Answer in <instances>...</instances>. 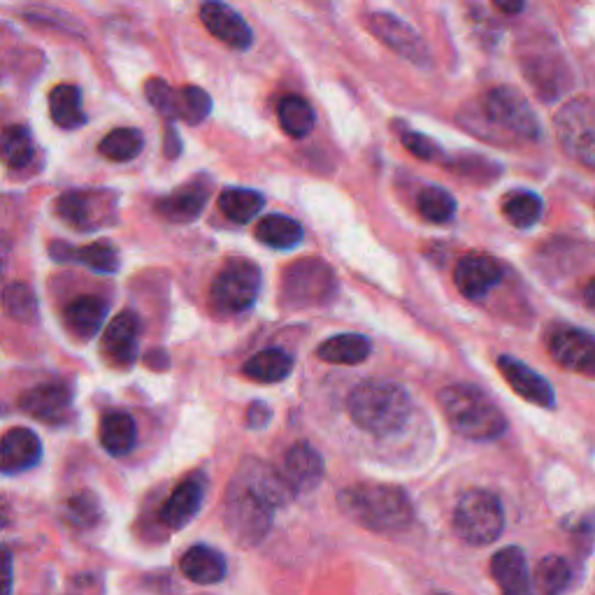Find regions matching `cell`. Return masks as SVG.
Instances as JSON below:
<instances>
[{"mask_svg":"<svg viewBox=\"0 0 595 595\" xmlns=\"http://www.w3.org/2000/svg\"><path fill=\"white\" fill-rule=\"evenodd\" d=\"M458 123L494 145L535 142L542 131L528 98L514 87L488 89L458 112Z\"/></svg>","mask_w":595,"mask_h":595,"instance_id":"1","label":"cell"},{"mask_svg":"<svg viewBox=\"0 0 595 595\" xmlns=\"http://www.w3.org/2000/svg\"><path fill=\"white\" fill-rule=\"evenodd\" d=\"M291 486L281 473H272L251 465V473L230 488L226 498V526L230 537H236L240 545L251 547L261 542L272 524V509L287 503Z\"/></svg>","mask_w":595,"mask_h":595,"instance_id":"2","label":"cell"},{"mask_svg":"<svg viewBox=\"0 0 595 595\" xmlns=\"http://www.w3.org/2000/svg\"><path fill=\"white\" fill-rule=\"evenodd\" d=\"M343 512L373 533H398L414 519V507L407 494L391 484L364 482L347 486L340 494Z\"/></svg>","mask_w":595,"mask_h":595,"instance_id":"3","label":"cell"},{"mask_svg":"<svg viewBox=\"0 0 595 595\" xmlns=\"http://www.w3.org/2000/svg\"><path fill=\"white\" fill-rule=\"evenodd\" d=\"M347 407L358 428L373 435H391L407 424L411 400L400 384L368 379L351 391Z\"/></svg>","mask_w":595,"mask_h":595,"instance_id":"4","label":"cell"},{"mask_svg":"<svg viewBox=\"0 0 595 595\" xmlns=\"http://www.w3.org/2000/svg\"><path fill=\"white\" fill-rule=\"evenodd\" d=\"M437 400L452 428L475 443H490L507 430V419L498 405L470 384H452L439 391Z\"/></svg>","mask_w":595,"mask_h":595,"instance_id":"5","label":"cell"},{"mask_svg":"<svg viewBox=\"0 0 595 595\" xmlns=\"http://www.w3.org/2000/svg\"><path fill=\"white\" fill-rule=\"evenodd\" d=\"M505 512L498 496L488 490L473 488L463 494L454 509V530L456 535L473 547H486L503 535Z\"/></svg>","mask_w":595,"mask_h":595,"instance_id":"6","label":"cell"},{"mask_svg":"<svg viewBox=\"0 0 595 595\" xmlns=\"http://www.w3.org/2000/svg\"><path fill=\"white\" fill-rule=\"evenodd\" d=\"M519 66L542 100L554 102L573 89V72L552 42H528L519 54Z\"/></svg>","mask_w":595,"mask_h":595,"instance_id":"7","label":"cell"},{"mask_svg":"<svg viewBox=\"0 0 595 595\" xmlns=\"http://www.w3.org/2000/svg\"><path fill=\"white\" fill-rule=\"evenodd\" d=\"M261 291V270L249 258H230L212 284V305L221 315H242Z\"/></svg>","mask_w":595,"mask_h":595,"instance_id":"8","label":"cell"},{"mask_svg":"<svg viewBox=\"0 0 595 595\" xmlns=\"http://www.w3.org/2000/svg\"><path fill=\"white\" fill-rule=\"evenodd\" d=\"M556 133L565 151L582 166L595 170V102L575 98L556 117Z\"/></svg>","mask_w":595,"mask_h":595,"instance_id":"9","label":"cell"},{"mask_svg":"<svg viewBox=\"0 0 595 595\" xmlns=\"http://www.w3.org/2000/svg\"><path fill=\"white\" fill-rule=\"evenodd\" d=\"M335 272L321 258H303L284 275V296L291 305H324L335 294Z\"/></svg>","mask_w":595,"mask_h":595,"instance_id":"10","label":"cell"},{"mask_svg":"<svg viewBox=\"0 0 595 595\" xmlns=\"http://www.w3.org/2000/svg\"><path fill=\"white\" fill-rule=\"evenodd\" d=\"M57 215L77 230H96L117 217V198L110 191H68L57 200Z\"/></svg>","mask_w":595,"mask_h":595,"instance_id":"11","label":"cell"},{"mask_svg":"<svg viewBox=\"0 0 595 595\" xmlns=\"http://www.w3.org/2000/svg\"><path fill=\"white\" fill-rule=\"evenodd\" d=\"M368 29L381 40L386 47L394 49L398 57L409 61L417 68H430V49L424 42V38L411 29L409 23L398 19L396 14L389 12H373L368 17Z\"/></svg>","mask_w":595,"mask_h":595,"instance_id":"12","label":"cell"},{"mask_svg":"<svg viewBox=\"0 0 595 595\" xmlns=\"http://www.w3.org/2000/svg\"><path fill=\"white\" fill-rule=\"evenodd\" d=\"M549 354L571 373L595 377V335L579 328H558L549 338Z\"/></svg>","mask_w":595,"mask_h":595,"instance_id":"13","label":"cell"},{"mask_svg":"<svg viewBox=\"0 0 595 595\" xmlns=\"http://www.w3.org/2000/svg\"><path fill=\"white\" fill-rule=\"evenodd\" d=\"M503 279V268L486 254L463 256L454 268L456 289L470 300H482L490 289H496Z\"/></svg>","mask_w":595,"mask_h":595,"instance_id":"14","label":"cell"},{"mask_svg":"<svg viewBox=\"0 0 595 595\" xmlns=\"http://www.w3.org/2000/svg\"><path fill=\"white\" fill-rule=\"evenodd\" d=\"M200 19L205 29L230 49L247 51L254 44V33L247 21L240 17V12L221 3V0H207V3H202Z\"/></svg>","mask_w":595,"mask_h":595,"instance_id":"15","label":"cell"},{"mask_svg":"<svg viewBox=\"0 0 595 595\" xmlns=\"http://www.w3.org/2000/svg\"><path fill=\"white\" fill-rule=\"evenodd\" d=\"M498 370L507 379L514 394H519L528 403H533L537 407H547V409H552L556 405L554 386L539 373H535L528 364H524V360L514 358V356H500Z\"/></svg>","mask_w":595,"mask_h":595,"instance_id":"16","label":"cell"},{"mask_svg":"<svg viewBox=\"0 0 595 595\" xmlns=\"http://www.w3.org/2000/svg\"><path fill=\"white\" fill-rule=\"evenodd\" d=\"M70 405H72V391H70V386L61 381L33 386V389L23 391L19 396V407L26 414H31L33 419L44 422V424L63 422L68 417Z\"/></svg>","mask_w":595,"mask_h":595,"instance_id":"17","label":"cell"},{"mask_svg":"<svg viewBox=\"0 0 595 595\" xmlns=\"http://www.w3.org/2000/svg\"><path fill=\"white\" fill-rule=\"evenodd\" d=\"M42 458L40 437L29 428H12L0 437V473L17 475L31 470Z\"/></svg>","mask_w":595,"mask_h":595,"instance_id":"18","label":"cell"},{"mask_svg":"<svg viewBox=\"0 0 595 595\" xmlns=\"http://www.w3.org/2000/svg\"><path fill=\"white\" fill-rule=\"evenodd\" d=\"M490 575H494L500 595H533L528 563L519 547H505L490 558Z\"/></svg>","mask_w":595,"mask_h":595,"instance_id":"19","label":"cell"},{"mask_svg":"<svg viewBox=\"0 0 595 595\" xmlns=\"http://www.w3.org/2000/svg\"><path fill=\"white\" fill-rule=\"evenodd\" d=\"M281 475L294 490H313L324 479V458L313 445L298 443L287 452Z\"/></svg>","mask_w":595,"mask_h":595,"instance_id":"20","label":"cell"},{"mask_svg":"<svg viewBox=\"0 0 595 595\" xmlns=\"http://www.w3.org/2000/svg\"><path fill=\"white\" fill-rule=\"evenodd\" d=\"M140 319L136 313H121L102 333V349L119 366H131L138 358Z\"/></svg>","mask_w":595,"mask_h":595,"instance_id":"21","label":"cell"},{"mask_svg":"<svg viewBox=\"0 0 595 595\" xmlns=\"http://www.w3.org/2000/svg\"><path fill=\"white\" fill-rule=\"evenodd\" d=\"M51 256L61 264H82L100 275H115L119 270V254L115 245L100 240L87 247H70L66 242L51 245Z\"/></svg>","mask_w":595,"mask_h":595,"instance_id":"22","label":"cell"},{"mask_svg":"<svg viewBox=\"0 0 595 595\" xmlns=\"http://www.w3.org/2000/svg\"><path fill=\"white\" fill-rule=\"evenodd\" d=\"M205 486L198 477H189L179 484L172 496L161 507V522L168 528H185L200 509Z\"/></svg>","mask_w":595,"mask_h":595,"instance_id":"23","label":"cell"},{"mask_svg":"<svg viewBox=\"0 0 595 595\" xmlns=\"http://www.w3.org/2000/svg\"><path fill=\"white\" fill-rule=\"evenodd\" d=\"M207 198H210V191H207V187L191 182L179 191L161 198L157 202V212L172 224H191L202 215Z\"/></svg>","mask_w":595,"mask_h":595,"instance_id":"24","label":"cell"},{"mask_svg":"<svg viewBox=\"0 0 595 595\" xmlns=\"http://www.w3.org/2000/svg\"><path fill=\"white\" fill-rule=\"evenodd\" d=\"M370 351H373V345L366 335L345 333V335H335V338L321 343L317 349V356L333 366H358L370 356Z\"/></svg>","mask_w":595,"mask_h":595,"instance_id":"25","label":"cell"},{"mask_svg":"<svg viewBox=\"0 0 595 595\" xmlns=\"http://www.w3.org/2000/svg\"><path fill=\"white\" fill-rule=\"evenodd\" d=\"M179 567H182L185 577L196 584H219L228 571L224 554L205 545L191 547L179 561Z\"/></svg>","mask_w":595,"mask_h":595,"instance_id":"26","label":"cell"},{"mask_svg":"<svg viewBox=\"0 0 595 595\" xmlns=\"http://www.w3.org/2000/svg\"><path fill=\"white\" fill-rule=\"evenodd\" d=\"M138 428L126 411H110L100 422V445L112 456H126L136 447Z\"/></svg>","mask_w":595,"mask_h":595,"instance_id":"27","label":"cell"},{"mask_svg":"<svg viewBox=\"0 0 595 595\" xmlns=\"http://www.w3.org/2000/svg\"><path fill=\"white\" fill-rule=\"evenodd\" d=\"M49 115L63 131H75L85 126L87 115L82 110V93L75 85H59L49 93Z\"/></svg>","mask_w":595,"mask_h":595,"instance_id":"28","label":"cell"},{"mask_svg":"<svg viewBox=\"0 0 595 595\" xmlns=\"http://www.w3.org/2000/svg\"><path fill=\"white\" fill-rule=\"evenodd\" d=\"M102 319H106V303L98 296H80L66 307L68 328L77 338H93L102 328Z\"/></svg>","mask_w":595,"mask_h":595,"instance_id":"29","label":"cell"},{"mask_svg":"<svg viewBox=\"0 0 595 595\" xmlns=\"http://www.w3.org/2000/svg\"><path fill=\"white\" fill-rule=\"evenodd\" d=\"M36 138L29 126H10L0 136V159L12 170L29 168L36 159Z\"/></svg>","mask_w":595,"mask_h":595,"instance_id":"30","label":"cell"},{"mask_svg":"<svg viewBox=\"0 0 595 595\" xmlns=\"http://www.w3.org/2000/svg\"><path fill=\"white\" fill-rule=\"evenodd\" d=\"M303 226L296 219L284 215H270L256 226L258 242H264L272 249H294L303 242Z\"/></svg>","mask_w":595,"mask_h":595,"instance_id":"31","label":"cell"},{"mask_svg":"<svg viewBox=\"0 0 595 595\" xmlns=\"http://www.w3.org/2000/svg\"><path fill=\"white\" fill-rule=\"evenodd\" d=\"M279 126L281 131L287 133L289 138H305L313 133V128L317 123V115L313 110V106L300 96H287L279 102Z\"/></svg>","mask_w":595,"mask_h":595,"instance_id":"32","label":"cell"},{"mask_svg":"<svg viewBox=\"0 0 595 595\" xmlns=\"http://www.w3.org/2000/svg\"><path fill=\"white\" fill-rule=\"evenodd\" d=\"M294 364L289 354H284L281 349H266L251 356L245 364V375L261 381V384H277L284 377H289Z\"/></svg>","mask_w":595,"mask_h":595,"instance_id":"33","label":"cell"},{"mask_svg":"<svg viewBox=\"0 0 595 595\" xmlns=\"http://www.w3.org/2000/svg\"><path fill=\"white\" fill-rule=\"evenodd\" d=\"M145 147V138L138 128H115L112 133L100 140V153L108 161L115 163H126L140 157V151Z\"/></svg>","mask_w":595,"mask_h":595,"instance_id":"34","label":"cell"},{"mask_svg":"<svg viewBox=\"0 0 595 595\" xmlns=\"http://www.w3.org/2000/svg\"><path fill=\"white\" fill-rule=\"evenodd\" d=\"M264 205H266V198L251 189H226L219 196L221 212L236 224H249L258 212L264 210Z\"/></svg>","mask_w":595,"mask_h":595,"instance_id":"35","label":"cell"},{"mask_svg":"<svg viewBox=\"0 0 595 595\" xmlns=\"http://www.w3.org/2000/svg\"><path fill=\"white\" fill-rule=\"evenodd\" d=\"M571 584V565L561 556L542 558L533 575V593L535 595H561L565 586Z\"/></svg>","mask_w":595,"mask_h":595,"instance_id":"36","label":"cell"},{"mask_svg":"<svg viewBox=\"0 0 595 595\" xmlns=\"http://www.w3.org/2000/svg\"><path fill=\"white\" fill-rule=\"evenodd\" d=\"M503 215L516 228H530L542 217V200L530 191L509 194L503 202Z\"/></svg>","mask_w":595,"mask_h":595,"instance_id":"37","label":"cell"},{"mask_svg":"<svg viewBox=\"0 0 595 595\" xmlns=\"http://www.w3.org/2000/svg\"><path fill=\"white\" fill-rule=\"evenodd\" d=\"M417 207L424 219H428L430 224H447L454 219L456 215V200L449 191L439 189V187H426L419 194Z\"/></svg>","mask_w":595,"mask_h":595,"instance_id":"38","label":"cell"},{"mask_svg":"<svg viewBox=\"0 0 595 595\" xmlns=\"http://www.w3.org/2000/svg\"><path fill=\"white\" fill-rule=\"evenodd\" d=\"M212 112V98L200 87L177 89V117L187 123H200Z\"/></svg>","mask_w":595,"mask_h":595,"instance_id":"39","label":"cell"},{"mask_svg":"<svg viewBox=\"0 0 595 595\" xmlns=\"http://www.w3.org/2000/svg\"><path fill=\"white\" fill-rule=\"evenodd\" d=\"M3 307L12 319L23 321V324L36 321L38 317V298L33 289L26 287V284L21 281L10 284V287L3 291Z\"/></svg>","mask_w":595,"mask_h":595,"instance_id":"40","label":"cell"},{"mask_svg":"<svg viewBox=\"0 0 595 595\" xmlns=\"http://www.w3.org/2000/svg\"><path fill=\"white\" fill-rule=\"evenodd\" d=\"M147 100L153 106V110L161 112L168 121H177V89H172L168 82L153 77L145 85Z\"/></svg>","mask_w":595,"mask_h":595,"instance_id":"41","label":"cell"},{"mask_svg":"<svg viewBox=\"0 0 595 595\" xmlns=\"http://www.w3.org/2000/svg\"><path fill=\"white\" fill-rule=\"evenodd\" d=\"M400 142L405 145V149L411 153V157H417L422 161H437L439 157H443V149H439L435 140H430L424 133L409 131V128L400 131Z\"/></svg>","mask_w":595,"mask_h":595,"instance_id":"42","label":"cell"},{"mask_svg":"<svg viewBox=\"0 0 595 595\" xmlns=\"http://www.w3.org/2000/svg\"><path fill=\"white\" fill-rule=\"evenodd\" d=\"M452 170H456L463 177L477 179V182H490V179H496L500 175L498 163H490L479 157H463L456 163H452Z\"/></svg>","mask_w":595,"mask_h":595,"instance_id":"43","label":"cell"},{"mask_svg":"<svg viewBox=\"0 0 595 595\" xmlns=\"http://www.w3.org/2000/svg\"><path fill=\"white\" fill-rule=\"evenodd\" d=\"M70 516L77 522V524H82V526H91L96 519H98V514H100V507H98V500L89 494V490H82V494H77L70 503Z\"/></svg>","mask_w":595,"mask_h":595,"instance_id":"44","label":"cell"},{"mask_svg":"<svg viewBox=\"0 0 595 595\" xmlns=\"http://www.w3.org/2000/svg\"><path fill=\"white\" fill-rule=\"evenodd\" d=\"M14 571H12V554L10 549L0 547V595H12Z\"/></svg>","mask_w":595,"mask_h":595,"instance_id":"45","label":"cell"},{"mask_svg":"<svg viewBox=\"0 0 595 595\" xmlns=\"http://www.w3.org/2000/svg\"><path fill=\"white\" fill-rule=\"evenodd\" d=\"M270 422V407L264 403H254L249 407V426L251 428H264Z\"/></svg>","mask_w":595,"mask_h":595,"instance_id":"46","label":"cell"},{"mask_svg":"<svg viewBox=\"0 0 595 595\" xmlns=\"http://www.w3.org/2000/svg\"><path fill=\"white\" fill-rule=\"evenodd\" d=\"M166 157L168 159L179 157V138L172 126H168V133H166Z\"/></svg>","mask_w":595,"mask_h":595,"instance_id":"47","label":"cell"},{"mask_svg":"<svg viewBox=\"0 0 595 595\" xmlns=\"http://www.w3.org/2000/svg\"><path fill=\"white\" fill-rule=\"evenodd\" d=\"M494 6L505 14H519L524 10V0H494Z\"/></svg>","mask_w":595,"mask_h":595,"instance_id":"48","label":"cell"},{"mask_svg":"<svg viewBox=\"0 0 595 595\" xmlns=\"http://www.w3.org/2000/svg\"><path fill=\"white\" fill-rule=\"evenodd\" d=\"M584 305L595 315V279H591L584 289Z\"/></svg>","mask_w":595,"mask_h":595,"instance_id":"49","label":"cell"},{"mask_svg":"<svg viewBox=\"0 0 595 595\" xmlns=\"http://www.w3.org/2000/svg\"><path fill=\"white\" fill-rule=\"evenodd\" d=\"M6 258H8V251H6V247H0V272H3V266H6Z\"/></svg>","mask_w":595,"mask_h":595,"instance_id":"50","label":"cell"},{"mask_svg":"<svg viewBox=\"0 0 595 595\" xmlns=\"http://www.w3.org/2000/svg\"><path fill=\"white\" fill-rule=\"evenodd\" d=\"M433 595H447V593H433Z\"/></svg>","mask_w":595,"mask_h":595,"instance_id":"51","label":"cell"}]
</instances>
